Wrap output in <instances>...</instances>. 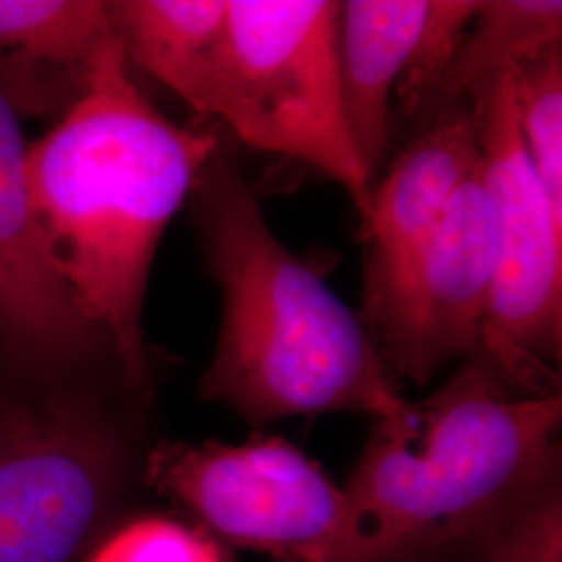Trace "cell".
Instances as JSON below:
<instances>
[{"label":"cell","mask_w":562,"mask_h":562,"mask_svg":"<svg viewBox=\"0 0 562 562\" xmlns=\"http://www.w3.org/2000/svg\"><path fill=\"white\" fill-rule=\"evenodd\" d=\"M220 150L180 127L130 78L115 34L59 123L25 148V180L50 257L81 315L109 338L121 382L150 402L142 336L148 273L165 227Z\"/></svg>","instance_id":"1"},{"label":"cell","mask_w":562,"mask_h":562,"mask_svg":"<svg viewBox=\"0 0 562 562\" xmlns=\"http://www.w3.org/2000/svg\"><path fill=\"white\" fill-rule=\"evenodd\" d=\"M222 329L199 394L261 427L299 415L364 413L406 401L367 325L271 232L261 204L220 150L190 192Z\"/></svg>","instance_id":"2"},{"label":"cell","mask_w":562,"mask_h":562,"mask_svg":"<svg viewBox=\"0 0 562 562\" xmlns=\"http://www.w3.org/2000/svg\"><path fill=\"white\" fill-rule=\"evenodd\" d=\"M562 396H522L471 357L442 387L380 419L341 490L323 562H406L561 467Z\"/></svg>","instance_id":"3"},{"label":"cell","mask_w":562,"mask_h":562,"mask_svg":"<svg viewBox=\"0 0 562 562\" xmlns=\"http://www.w3.org/2000/svg\"><path fill=\"white\" fill-rule=\"evenodd\" d=\"M146 404L115 373L0 371V562H71L121 525L144 487Z\"/></svg>","instance_id":"4"},{"label":"cell","mask_w":562,"mask_h":562,"mask_svg":"<svg viewBox=\"0 0 562 562\" xmlns=\"http://www.w3.org/2000/svg\"><path fill=\"white\" fill-rule=\"evenodd\" d=\"M213 117L244 144L340 183L364 217L373 180L344 113L340 2L227 0Z\"/></svg>","instance_id":"5"},{"label":"cell","mask_w":562,"mask_h":562,"mask_svg":"<svg viewBox=\"0 0 562 562\" xmlns=\"http://www.w3.org/2000/svg\"><path fill=\"white\" fill-rule=\"evenodd\" d=\"M483 186L496 225V280L480 359L522 396L561 394L562 222L527 161L513 74L473 90Z\"/></svg>","instance_id":"6"},{"label":"cell","mask_w":562,"mask_h":562,"mask_svg":"<svg viewBox=\"0 0 562 562\" xmlns=\"http://www.w3.org/2000/svg\"><path fill=\"white\" fill-rule=\"evenodd\" d=\"M144 487L181 508L211 542L323 562L344 519V496L322 469L281 438L150 446Z\"/></svg>","instance_id":"7"},{"label":"cell","mask_w":562,"mask_h":562,"mask_svg":"<svg viewBox=\"0 0 562 562\" xmlns=\"http://www.w3.org/2000/svg\"><path fill=\"white\" fill-rule=\"evenodd\" d=\"M494 280L496 225L477 171L422 248L364 292L361 319L390 375L425 385L446 362L477 357Z\"/></svg>","instance_id":"8"},{"label":"cell","mask_w":562,"mask_h":562,"mask_svg":"<svg viewBox=\"0 0 562 562\" xmlns=\"http://www.w3.org/2000/svg\"><path fill=\"white\" fill-rule=\"evenodd\" d=\"M18 115L0 88V371L32 382L121 378L111 341L81 315L50 257Z\"/></svg>","instance_id":"9"},{"label":"cell","mask_w":562,"mask_h":562,"mask_svg":"<svg viewBox=\"0 0 562 562\" xmlns=\"http://www.w3.org/2000/svg\"><path fill=\"white\" fill-rule=\"evenodd\" d=\"M482 165L477 127L467 102L440 111L380 186L362 217L364 292L392 278L440 225L457 192Z\"/></svg>","instance_id":"10"},{"label":"cell","mask_w":562,"mask_h":562,"mask_svg":"<svg viewBox=\"0 0 562 562\" xmlns=\"http://www.w3.org/2000/svg\"><path fill=\"white\" fill-rule=\"evenodd\" d=\"M111 36L106 2L0 0V88L18 111L63 115Z\"/></svg>","instance_id":"11"},{"label":"cell","mask_w":562,"mask_h":562,"mask_svg":"<svg viewBox=\"0 0 562 562\" xmlns=\"http://www.w3.org/2000/svg\"><path fill=\"white\" fill-rule=\"evenodd\" d=\"M429 11L431 0L340 2L344 113L371 180L387 148L390 101L415 57Z\"/></svg>","instance_id":"12"},{"label":"cell","mask_w":562,"mask_h":562,"mask_svg":"<svg viewBox=\"0 0 562 562\" xmlns=\"http://www.w3.org/2000/svg\"><path fill=\"white\" fill-rule=\"evenodd\" d=\"M127 63L165 83L202 117H213L227 0L106 2Z\"/></svg>","instance_id":"13"},{"label":"cell","mask_w":562,"mask_h":562,"mask_svg":"<svg viewBox=\"0 0 562 562\" xmlns=\"http://www.w3.org/2000/svg\"><path fill=\"white\" fill-rule=\"evenodd\" d=\"M406 562H562L561 467L522 483Z\"/></svg>","instance_id":"14"},{"label":"cell","mask_w":562,"mask_h":562,"mask_svg":"<svg viewBox=\"0 0 562 562\" xmlns=\"http://www.w3.org/2000/svg\"><path fill=\"white\" fill-rule=\"evenodd\" d=\"M561 38L559 0H480L434 106L443 111L467 101L483 83L559 48Z\"/></svg>","instance_id":"15"},{"label":"cell","mask_w":562,"mask_h":562,"mask_svg":"<svg viewBox=\"0 0 562 562\" xmlns=\"http://www.w3.org/2000/svg\"><path fill=\"white\" fill-rule=\"evenodd\" d=\"M522 148L554 217L562 222L561 46L513 74Z\"/></svg>","instance_id":"16"},{"label":"cell","mask_w":562,"mask_h":562,"mask_svg":"<svg viewBox=\"0 0 562 562\" xmlns=\"http://www.w3.org/2000/svg\"><path fill=\"white\" fill-rule=\"evenodd\" d=\"M83 562H223L220 546L183 522L138 517L121 522Z\"/></svg>","instance_id":"17"}]
</instances>
